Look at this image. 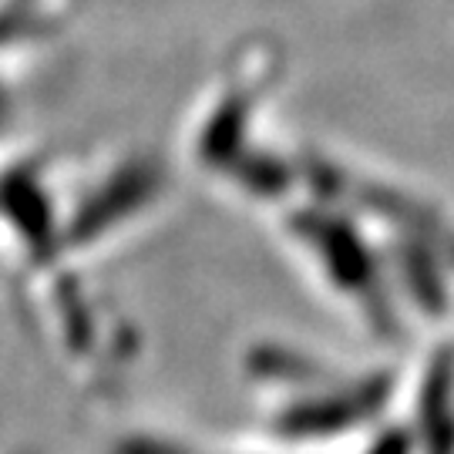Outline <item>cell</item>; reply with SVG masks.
<instances>
[{
  "instance_id": "obj_1",
  "label": "cell",
  "mask_w": 454,
  "mask_h": 454,
  "mask_svg": "<svg viewBox=\"0 0 454 454\" xmlns=\"http://www.w3.org/2000/svg\"><path fill=\"white\" fill-rule=\"evenodd\" d=\"M260 377L273 431L296 444H324L357 434L373 438L384 421H390V407L401 397L397 377L384 367L337 371L326 360H309L290 350L273 354Z\"/></svg>"
}]
</instances>
